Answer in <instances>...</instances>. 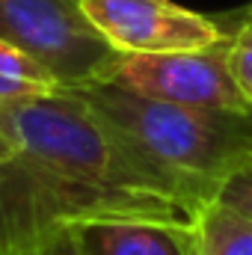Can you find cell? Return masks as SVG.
Segmentation results:
<instances>
[{
  "label": "cell",
  "mask_w": 252,
  "mask_h": 255,
  "mask_svg": "<svg viewBox=\"0 0 252 255\" xmlns=\"http://www.w3.org/2000/svg\"><path fill=\"white\" fill-rule=\"evenodd\" d=\"M232 39V36H229ZM229 39L202 51H169V54H116L113 65L98 83H113L127 92L205 110H250L238 92L226 51Z\"/></svg>",
  "instance_id": "4"
},
{
  "label": "cell",
  "mask_w": 252,
  "mask_h": 255,
  "mask_svg": "<svg viewBox=\"0 0 252 255\" xmlns=\"http://www.w3.org/2000/svg\"><path fill=\"white\" fill-rule=\"evenodd\" d=\"M107 130L202 211L220 184L252 157L250 110H205L154 101L113 83L71 86Z\"/></svg>",
  "instance_id": "2"
},
{
  "label": "cell",
  "mask_w": 252,
  "mask_h": 255,
  "mask_svg": "<svg viewBox=\"0 0 252 255\" xmlns=\"http://www.w3.org/2000/svg\"><path fill=\"white\" fill-rule=\"evenodd\" d=\"M86 18L119 54L202 51L229 39L241 21L214 18L172 0H80Z\"/></svg>",
  "instance_id": "5"
},
{
  "label": "cell",
  "mask_w": 252,
  "mask_h": 255,
  "mask_svg": "<svg viewBox=\"0 0 252 255\" xmlns=\"http://www.w3.org/2000/svg\"><path fill=\"white\" fill-rule=\"evenodd\" d=\"M60 89L63 83L39 60L0 39V107L30 98H45Z\"/></svg>",
  "instance_id": "8"
},
{
  "label": "cell",
  "mask_w": 252,
  "mask_h": 255,
  "mask_svg": "<svg viewBox=\"0 0 252 255\" xmlns=\"http://www.w3.org/2000/svg\"><path fill=\"white\" fill-rule=\"evenodd\" d=\"M214 202H223V205H229L232 211H238V214H244V217L252 220V157H247V160L220 184Z\"/></svg>",
  "instance_id": "10"
},
{
  "label": "cell",
  "mask_w": 252,
  "mask_h": 255,
  "mask_svg": "<svg viewBox=\"0 0 252 255\" xmlns=\"http://www.w3.org/2000/svg\"><path fill=\"white\" fill-rule=\"evenodd\" d=\"M0 39L39 60L65 89L98 83L119 54L80 0H0Z\"/></svg>",
  "instance_id": "3"
},
{
  "label": "cell",
  "mask_w": 252,
  "mask_h": 255,
  "mask_svg": "<svg viewBox=\"0 0 252 255\" xmlns=\"http://www.w3.org/2000/svg\"><path fill=\"white\" fill-rule=\"evenodd\" d=\"M241 21H244V24H252V0L241 9Z\"/></svg>",
  "instance_id": "12"
},
{
  "label": "cell",
  "mask_w": 252,
  "mask_h": 255,
  "mask_svg": "<svg viewBox=\"0 0 252 255\" xmlns=\"http://www.w3.org/2000/svg\"><path fill=\"white\" fill-rule=\"evenodd\" d=\"M250 116H252V107H250Z\"/></svg>",
  "instance_id": "13"
},
{
  "label": "cell",
  "mask_w": 252,
  "mask_h": 255,
  "mask_svg": "<svg viewBox=\"0 0 252 255\" xmlns=\"http://www.w3.org/2000/svg\"><path fill=\"white\" fill-rule=\"evenodd\" d=\"M30 255H77V247H74V241H71V232L65 229V232H60L54 241H48L45 247H39L36 253Z\"/></svg>",
  "instance_id": "11"
},
{
  "label": "cell",
  "mask_w": 252,
  "mask_h": 255,
  "mask_svg": "<svg viewBox=\"0 0 252 255\" xmlns=\"http://www.w3.org/2000/svg\"><path fill=\"white\" fill-rule=\"evenodd\" d=\"M77 255H196L193 226L139 217H95L68 226Z\"/></svg>",
  "instance_id": "6"
},
{
  "label": "cell",
  "mask_w": 252,
  "mask_h": 255,
  "mask_svg": "<svg viewBox=\"0 0 252 255\" xmlns=\"http://www.w3.org/2000/svg\"><path fill=\"white\" fill-rule=\"evenodd\" d=\"M199 211L107 130L74 89L0 107V255H30L71 223Z\"/></svg>",
  "instance_id": "1"
},
{
  "label": "cell",
  "mask_w": 252,
  "mask_h": 255,
  "mask_svg": "<svg viewBox=\"0 0 252 255\" xmlns=\"http://www.w3.org/2000/svg\"><path fill=\"white\" fill-rule=\"evenodd\" d=\"M241 15V12H238ZM226 63L229 74L238 86V92L244 95V101L252 107V24L238 21L232 39H229V51H226Z\"/></svg>",
  "instance_id": "9"
},
{
  "label": "cell",
  "mask_w": 252,
  "mask_h": 255,
  "mask_svg": "<svg viewBox=\"0 0 252 255\" xmlns=\"http://www.w3.org/2000/svg\"><path fill=\"white\" fill-rule=\"evenodd\" d=\"M196 255H252V220L223 202H211L193 223Z\"/></svg>",
  "instance_id": "7"
}]
</instances>
